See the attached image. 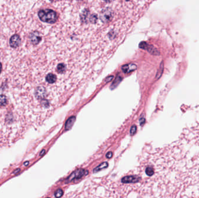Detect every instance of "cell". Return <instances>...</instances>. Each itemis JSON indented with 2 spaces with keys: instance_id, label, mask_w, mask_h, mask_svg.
Segmentation results:
<instances>
[{
  "instance_id": "obj_7",
  "label": "cell",
  "mask_w": 199,
  "mask_h": 198,
  "mask_svg": "<svg viewBox=\"0 0 199 198\" xmlns=\"http://www.w3.org/2000/svg\"><path fill=\"white\" fill-rule=\"evenodd\" d=\"M62 195V191L61 190H57L56 191V192L55 193V197H57V198L61 197Z\"/></svg>"
},
{
  "instance_id": "obj_2",
  "label": "cell",
  "mask_w": 199,
  "mask_h": 198,
  "mask_svg": "<svg viewBox=\"0 0 199 198\" xmlns=\"http://www.w3.org/2000/svg\"><path fill=\"white\" fill-rule=\"evenodd\" d=\"M113 17V13L111 9H105L103 11L101 14L100 19L103 22L107 23L110 21Z\"/></svg>"
},
{
  "instance_id": "obj_8",
  "label": "cell",
  "mask_w": 199,
  "mask_h": 198,
  "mask_svg": "<svg viewBox=\"0 0 199 198\" xmlns=\"http://www.w3.org/2000/svg\"><path fill=\"white\" fill-rule=\"evenodd\" d=\"M136 128L135 126H134V127H133V129H131V133H133V134H134V133L136 132Z\"/></svg>"
},
{
  "instance_id": "obj_10",
  "label": "cell",
  "mask_w": 199,
  "mask_h": 198,
  "mask_svg": "<svg viewBox=\"0 0 199 198\" xmlns=\"http://www.w3.org/2000/svg\"><path fill=\"white\" fill-rule=\"evenodd\" d=\"M104 1H105V2H111V1H112L113 0H104Z\"/></svg>"
},
{
  "instance_id": "obj_6",
  "label": "cell",
  "mask_w": 199,
  "mask_h": 198,
  "mask_svg": "<svg viewBox=\"0 0 199 198\" xmlns=\"http://www.w3.org/2000/svg\"><path fill=\"white\" fill-rule=\"evenodd\" d=\"M97 20V15H96L95 14L92 15L91 16L90 18V22H91L92 23H95L96 22Z\"/></svg>"
},
{
  "instance_id": "obj_9",
  "label": "cell",
  "mask_w": 199,
  "mask_h": 198,
  "mask_svg": "<svg viewBox=\"0 0 199 198\" xmlns=\"http://www.w3.org/2000/svg\"><path fill=\"white\" fill-rule=\"evenodd\" d=\"M2 63L0 62V74H1V71H2Z\"/></svg>"
},
{
  "instance_id": "obj_3",
  "label": "cell",
  "mask_w": 199,
  "mask_h": 198,
  "mask_svg": "<svg viewBox=\"0 0 199 198\" xmlns=\"http://www.w3.org/2000/svg\"><path fill=\"white\" fill-rule=\"evenodd\" d=\"M20 43V38L19 35H13L9 40V45L13 48H17Z\"/></svg>"
},
{
  "instance_id": "obj_5",
  "label": "cell",
  "mask_w": 199,
  "mask_h": 198,
  "mask_svg": "<svg viewBox=\"0 0 199 198\" xmlns=\"http://www.w3.org/2000/svg\"><path fill=\"white\" fill-rule=\"evenodd\" d=\"M137 68V66L135 64H128V65H125L122 66V69L125 73H129L130 72L133 71L134 70Z\"/></svg>"
},
{
  "instance_id": "obj_11",
  "label": "cell",
  "mask_w": 199,
  "mask_h": 198,
  "mask_svg": "<svg viewBox=\"0 0 199 198\" xmlns=\"http://www.w3.org/2000/svg\"><path fill=\"white\" fill-rule=\"evenodd\" d=\"M126 1H129V0H126Z\"/></svg>"
},
{
  "instance_id": "obj_4",
  "label": "cell",
  "mask_w": 199,
  "mask_h": 198,
  "mask_svg": "<svg viewBox=\"0 0 199 198\" xmlns=\"http://www.w3.org/2000/svg\"><path fill=\"white\" fill-rule=\"evenodd\" d=\"M30 39L32 43L34 45H37L42 40V37L37 32H34L30 35Z\"/></svg>"
},
{
  "instance_id": "obj_1",
  "label": "cell",
  "mask_w": 199,
  "mask_h": 198,
  "mask_svg": "<svg viewBox=\"0 0 199 198\" xmlns=\"http://www.w3.org/2000/svg\"><path fill=\"white\" fill-rule=\"evenodd\" d=\"M39 17L42 21L48 23H54L57 21V15L51 9H43L39 12Z\"/></svg>"
}]
</instances>
